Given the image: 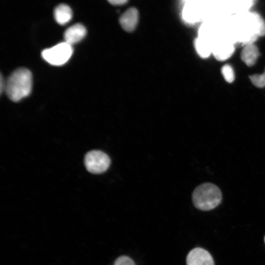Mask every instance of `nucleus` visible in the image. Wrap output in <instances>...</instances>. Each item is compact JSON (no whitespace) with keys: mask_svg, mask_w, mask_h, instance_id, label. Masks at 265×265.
Wrapping results in <instances>:
<instances>
[{"mask_svg":"<svg viewBox=\"0 0 265 265\" xmlns=\"http://www.w3.org/2000/svg\"><path fill=\"white\" fill-rule=\"evenodd\" d=\"M32 74L26 68L16 69L5 81V90L7 96L13 102H18L28 96L31 91Z\"/></svg>","mask_w":265,"mask_h":265,"instance_id":"f257e3e1","label":"nucleus"},{"mask_svg":"<svg viewBox=\"0 0 265 265\" xmlns=\"http://www.w3.org/2000/svg\"><path fill=\"white\" fill-rule=\"evenodd\" d=\"M192 199L196 208L202 211H209L220 204L222 194L217 186L206 183L199 185L194 189Z\"/></svg>","mask_w":265,"mask_h":265,"instance_id":"f03ea898","label":"nucleus"},{"mask_svg":"<svg viewBox=\"0 0 265 265\" xmlns=\"http://www.w3.org/2000/svg\"><path fill=\"white\" fill-rule=\"evenodd\" d=\"M73 53L72 45L64 41L44 50L41 53V55L49 64L60 66L69 60Z\"/></svg>","mask_w":265,"mask_h":265,"instance_id":"7ed1b4c3","label":"nucleus"},{"mask_svg":"<svg viewBox=\"0 0 265 265\" xmlns=\"http://www.w3.org/2000/svg\"><path fill=\"white\" fill-rule=\"evenodd\" d=\"M84 164L89 172L101 174L108 168L110 164V159L105 153L99 150H93L86 154Z\"/></svg>","mask_w":265,"mask_h":265,"instance_id":"20e7f679","label":"nucleus"},{"mask_svg":"<svg viewBox=\"0 0 265 265\" xmlns=\"http://www.w3.org/2000/svg\"><path fill=\"white\" fill-rule=\"evenodd\" d=\"M186 265H214L211 255L205 249L197 247L192 249L186 258Z\"/></svg>","mask_w":265,"mask_h":265,"instance_id":"39448f33","label":"nucleus"},{"mask_svg":"<svg viewBox=\"0 0 265 265\" xmlns=\"http://www.w3.org/2000/svg\"><path fill=\"white\" fill-rule=\"evenodd\" d=\"M138 12L134 7H131L124 12L119 19L122 27L126 31H133L138 21Z\"/></svg>","mask_w":265,"mask_h":265,"instance_id":"423d86ee","label":"nucleus"},{"mask_svg":"<svg viewBox=\"0 0 265 265\" xmlns=\"http://www.w3.org/2000/svg\"><path fill=\"white\" fill-rule=\"evenodd\" d=\"M235 48L233 45L226 41H220L212 43V53L217 60H225L233 54Z\"/></svg>","mask_w":265,"mask_h":265,"instance_id":"0eeeda50","label":"nucleus"},{"mask_svg":"<svg viewBox=\"0 0 265 265\" xmlns=\"http://www.w3.org/2000/svg\"><path fill=\"white\" fill-rule=\"evenodd\" d=\"M86 29L80 24H76L68 27L64 33L65 42L72 46L81 40L86 35Z\"/></svg>","mask_w":265,"mask_h":265,"instance_id":"6e6552de","label":"nucleus"},{"mask_svg":"<svg viewBox=\"0 0 265 265\" xmlns=\"http://www.w3.org/2000/svg\"><path fill=\"white\" fill-rule=\"evenodd\" d=\"M259 55V50L253 43L244 45L241 53V60L248 66L255 64Z\"/></svg>","mask_w":265,"mask_h":265,"instance_id":"1a4fd4ad","label":"nucleus"},{"mask_svg":"<svg viewBox=\"0 0 265 265\" xmlns=\"http://www.w3.org/2000/svg\"><path fill=\"white\" fill-rule=\"evenodd\" d=\"M71 8L65 4L57 5L54 10V17L56 22L61 25L68 23L72 18Z\"/></svg>","mask_w":265,"mask_h":265,"instance_id":"9d476101","label":"nucleus"},{"mask_svg":"<svg viewBox=\"0 0 265 265\" xmlns=\"http://www.w3.org/2000/svg\"><path fill=\"white\" fill-rule=\"evenodd\" d=\"M195 47L198 54L203 58H207L212 53V43L198 37L195 41Z\"/></svg>","mask_w":265,"mask_h":265,"instance_id":"9b49d317","label":"nucleus"},{"mask_svg":"<svg viewBox=\"0 0 265 265\" xmlns=\"http://www.w3.org/2000/svg\"><path fill=\"white\" fill-rule=\"evenodd\" d=\"M250 14L254 22L257 35H265V22L264 20L262 17L257 13H251Z\"/></svg>","mask_w":265,"mask_h":265,"instance_id":"f8f14e48","label":"nucleus"},{"mask_svg":"<svg viewBox=\"0 0 265 265\" xmlns=\"http://www.w3.org/2000/svg\"><path fill=\"white\" fill-rule=\"evenodd\" d=\"M183 16L186 20L189 22L195 21L198 18L196 10L191 5H186L183 11Z\"/></svg>","mask_w":265,"mask_h":265,"instance_id":"ddd939ff","label":"nucleus"},{"mask_svg":"<svg viewBox=\"0 0 265 265\" xmlns=\"http://www.w3.org/2000/svg\"><path fill=\"white\" fill-rule=\"evenodd\" d=\"M221 73L228 82H232L235 80V74L234 70L231 66L229 64H225L221 68Z\"/></svg>","mask_w":265,"mask_h":265,"instance_id":"4468645a","label":"nucleus"},{"mask_svg":"<svg viewBox=\"0 0 265 265\" xmlns=\"http://www.w3.org/2000/svg\"><path fill=\"white\" fill-rule=\"evenodd\" d=\"M249 78L255 86L260 88L265 86V70L263 73L250 76Z\"/></svg>","mask_w":265,"mask_h":265,"instance_id":"2eb2a0df","label":"nucleus"},{"mask_svg":"<svg viewBox=\"0 0 265 265\" xmlns=\"http://www.w3.org/2000/svg\"><path fill=\"white\" fill-rule=\"evenodd\" d=\"M114 265H135V264L130 257L122 256L115 260Z\"/></svg>","mask_w":265,"mask_h":265,"instance_id":"dca6fc26","label":"nucleus"},{"mask_svg":"<svg viewBox=\"0 0 265 265\" xmlns=\"http://www.w3.org/2000/svg\"><path fill=\"white\" fill-rule=\"evenodd\" d=\"M128 1L126 0H110L108 2L114 5H122L126 3Z\"/></svg>","mask_w":265,"mask_h":265,"instance_id":"f3484780","label":"nucleus"},{"mask_svg":"<svg viewBox=\"0 0 265 265\" xmlns=\"http://www.w3.org/2000/svg\"><path fill=\"white\" fill-rule=\"evenodd\" d=\"M5 82H4L2 75L1 74L0 77V93L1 94H2V91L5 90Z\"/></svg>","mask_w":265,"mask_h":265,"instance_id":"a211bd4d","label":"nucleus"},{"mask_svg":"<svg viewBox=\"0 0 265 265\" xmlns=\"http://www.w3.org/2000/svg\"></svg>","mask_w":265,"mask_h":265,"instance_id":"6ab92c4d","label":"nucleus"}]
</instances>
